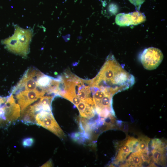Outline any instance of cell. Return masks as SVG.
I'll return each mask as SVG.
<instances>
[{
	"label": "cell",
	"mask_w": 167,
	"mask_h": 167,
	"mask_svg": "<svg viewBox=\"0 0 167 167\" xmlns=\"http://www.w3.org/2000/svg\"><path fill=\"white\" fill-rule=\"evenodd\" d=\"M134 77L126 71L110 54L97 75L92 79L93 87H102L114 94L131 87Z\"/></svg>",
	"instance_id": "cell-1"
},
{
	"label": "cell",
	"mask_w": 167,
	"mask_h": 167,
	"mask_svg": "<svg viewBox=\"0 0 167 167\" xmlns=\"http://www.w3.org/2000/svg\"><path fill=\"white\" fill-rule=\"evenodd\" d=\"M14 34L3 40L2 43L9 51L26 58L30 51V44L33 36V31L31 29H24L14 26Z\"/></svg>",
	"instance_id": "cell-2"
},
{
	"label": "cell",
	"mask_w": 167,
	"mask_h": 167,
	"mask_svg": "<svg viewBox=\"0 0 167 167\" xmlns=\"http://www.w3.org/2000/svg\"><path fill=\"white\" fill-rule=\"evenodd\" d=\"M35 123L48 130L60 138L64 136L63 131L56 121L51 112L41 109L35 113Z\"/></svg>",
	"instance_id": "cell-3"
},
{
	"label": "cell",
	"mask_w": 167,
	"mask_h": 167,
	"mask_svg": "<svg viewBox=\"0 0 167 167\" xmlns=\"http://www.w3.org/2000/svg\"><path fill=\"white\" fill-rule=\"evenodd\" d=\"M163 55L157 48L150 47L145 49L140 56V61L144 68L148 70L157 68L162 62Z\"/></svg>",
	"instance_id": "cell-4"
},
{
	"label": "cell",
	"mask_w": 167,
	"mask_h": 167,
	"mask_svg": "<svg viewBox=\"0 0 167 167\" xmlns=\"http://www.w3.org/2000/svg\"><path fill=\"white\" fill-rule=\"evenodd\" d=\"M146 20L144 14L139 11H136L129 13H120L115 17L116 24L121 27L136 25L140 24Z\"/></svg>",
	"instance_id": "cell-5"
},
{
	"label": "cell",
	"mask_w": 167,
	"mask_h": 167,
	"mask_svg": "<svg viewBox=\"0 0 167 167\" xmlns=\"http://www.w3.org/2000/svg\"><path fill=\"white\" fill-rule=\"evenodd\" d=\"M2 108L4 113V118L7 121H14L20 116V106L15 102L12 94L6 99L5 104Z\"/></svg>",
	"instance_id": "cell-6"
},
{
	"label": "cell",
	"mask_w": 167,
	"mask_h": 167,
	"mask_svg": "<svg viewBox=\"0 0 167 167\" xmlns=\"http://www.w3.org/2000/svg\"><path fill=\"white\" fill-rule=\"evenodd\" d=\"M19 105L21 113L30 104L42 96L35 91H22L14 94Z\"/></svg>",
	"instance_id": "cell-7"
},
{
	"label": "cell",
	"mask_w": 167,
	"mask_h": 167,
	"mask_svg": "<svg viewBox=\"0 0 167 167\" xmlns=\"http://www.w3.org/2000/svg\"><path fill=\"white\" fill-rule=\"evenodd\" d=\"M76 106L82 117L87 119H90L95 116L96 111L94 106L81 101Z\"/></svg>",
	"instance_id": "cell-8"
},
{
	"label": "cell",
	"mask_w": 167,
	"mask_h": 167,
	"mask_svg": "<svg viewBox=\"0 0 167 167\" xmlns=\"http://www.w3.org/2000/svg\"><path fill=\"white\" fill-rule=\"evenodd\" d=\"M139 139L131 137L126 141V144L129 147L131 152L134 153L140 151L139 147Z\"/></svg>",
	"instance_id": "cell-9"
},
{
	"label": "cell",
	"mask_w": 167,
	"mask_h": 167,
	"mask_svg": "<svg viewBox=\"0 0 167 167\" xmlns=\"http://www.w3.org/2000/svg\"><path fill=\"white\" fill-rule=\"evenodd\" d=\"M140 151L132 153L129 159V161H131L132 164L135 166H141L142 164V159Z\"/></svg>",
	"instance_id": "cell-10"
},
{
	"label": "cell",
	"mask_w": 167,
	"mask_h": 167,
	"mask_svg": "<svg viewBox=\"0 0 167 167\" xmlns=\"http://www.w3.org/2000/svg\"><path fill=\"white\" fill-rule=\"evenodd\" d=\"M163 151L161 148L154 149L152 151L153 159L156 162L158 163L163 159Z\"/></svg>",
	"instance_id": "cell-11"
},
{
	"label": "cell",
	"mask_w": 167,
	"mask_h": 167,
	"mask_svg": "<svg viewBox=\"0 0 167 167\" xmlns=\"http://www.w3.org/2000/svg\"><path fill=\"white\" fill-rule=\"evenodd\" d=\"M141 139V140L139 139V147L140 151L142 152H147L149 139L143 138Z\"/></svg>",
	"instance_id": "cell-12"
},
{
	"label": "cell",
	"mask_w": 167,
	"mask_h": 167,
	"mask_svg": "<svg viewBox=\"0 0 167 167\" xmlns=\"http://www.w3.org/2000/svg\"><path fill=\"white\" fill-rule=\"evenodd\" d=\"M130 2L134 5L137 10L139 11L142 4L145 0H128Z\"/></svg>",
	"instance_id": "cell-13"
},
{
	"label": "cell",
	"mask_w": 167,
	"mask_h": 167,
	"mask_svg": "<svg viewBox=\"0 0 167 167\" xmlns=\"http://www.w3.org/2000/svg\"><path fill=\"white\" fill-rule=\"evenodd\" d=\"M162 143L161 141L159 139H155L152 140L151 146L154 149H158L161 148Z\"/></svg>",
	"instance_id": "cell-14"
},
{
	"label": "cell",
	"mask_w": 167,
	"mask_h": 167,
	"mask_svg": "<svg viewBox=\"0 0 167 167\" xmlns=\"http://www.w3.org/2000/svg\"><path fill=\"white\" fill-rule=\"evenodd\" d=\"M33 142L34 140L32 138H26L23 140V144L25 147L30 146L33 144Z\"/></svg>",
	"instance_id": "cell-15"
},
{
	"label": "cell",
	"mask_w": 167,
	"mask_h": 167,
	"mask_svg": "<svg viewBox=\"0 0 167 167\" xmlns=\"http://www.w3.org/2000/svg\"><path fill=\"white\" fill-rule=\"evenodd\" d=\"M119 151L128 155L131 152L129 147L126 143L121 147Z\"/></svg>",
	"instance_id": "cell-16"
},
{
	"label": "cell",
	"mask_w": 167,
	"mask_h": 167,
	"mask_svg": "<svg viewBox=\"0 0 167 167\" xmlns=\"http://www.w3.org/2000/svg\"><path fill=\"white\" fill-rule=\"evenodd\" d=\"M116 6L113 4H111L109 6V9L110 11L113 12L114 10L116 8Z\"/></svg>",
	"instance_id": "cell-17"
},
{
	"label": "cell",
	"mask_w": 167,
	"mask_h": 167,
	"mask_svg": "<svg viewBox=\"0 0 167 167\" xmlns=\"http://www.w3.org/2000/svg\"><path fill=\"white\" fill-rule=\"evenodd\" d=\"M52 166V161L49 160L43 165L41 167H51Z\"/></svg>",
	"instance_id": "cell-18"
},
{
	"label": "cell",
	"mask_w": 167,
	"mask_h": 167,
	"mask_svg": "<svg viewBox=\"0 0 167 167\" xmlns=\"http://www.w3.org/2000/svg\"><path fill=\"white\" fill-rule=\"evenodd\" d=\"M6 100V99L2 98L0 96V106L2 104L5 102Z\"/></svg>",
	"instance_id": "cell-19"
}]
</instances>
